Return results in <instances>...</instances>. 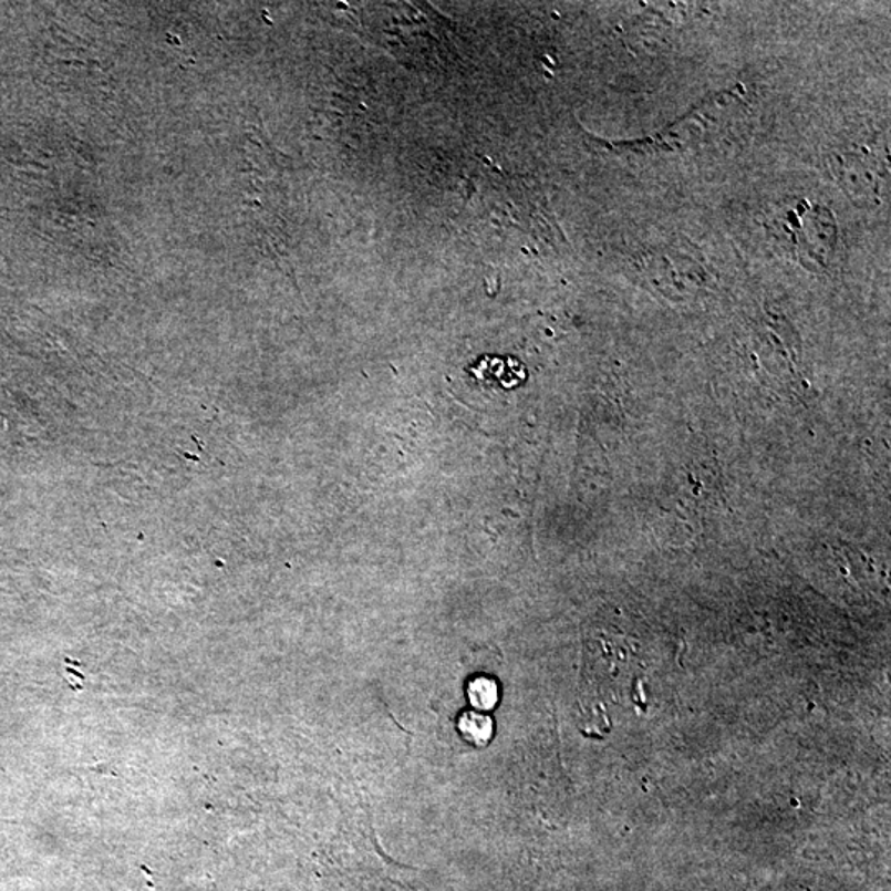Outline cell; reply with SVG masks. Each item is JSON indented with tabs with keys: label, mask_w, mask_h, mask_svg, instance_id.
<instances>
[{
	"label": "cell",
	"mask_w": 891,
	"mask_h": 891,
	"mask_svg": "<svg viewBox=\"0 0 891 891\" xmlns=\"http://www.w3.org/2000/svg\"><path fill=\"white\" fill-rule=\"evenodd\" d=\"M470 704L480 711H489L497 702V687L494 682L479 678L469 687Z\"/></svg>",
	"instance_id": "obj_2"
},
{
	"label": "cell",
	"mask_w": 891,
	"mask_h": 891,
	"mask_svg": "<svg viewBox=\"0 0 891 891\" xmlns=\"http://www.w3.org/2000/svg\"><path fill=\"white\" fill-rule=\"evenodd\" d=\"M460 729H463L464 736L473 739L477 745H486L490 733H493V722L487 716L467 713L460 719Z\"/></svg>",
	"instance_id": "obj_1"
}]
</instances>
